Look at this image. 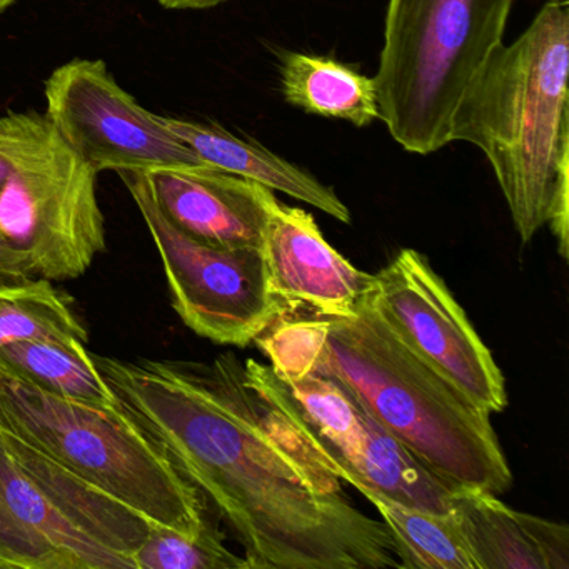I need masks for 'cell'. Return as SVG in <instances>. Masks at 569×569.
I'll list each match as a JSON object with an SVG mask.
<instances>
[{"mask_svg":"<svg viewBox=\"0 0 569 569\" xmlns=\"http://www.w3.org/2000/svg\"><path fill=\"white\" fill-rule=\"evenodd\" d=\"M94 361L121 405L212 502L249 569L401 568L385 522L349 501L234 355Z\"/></svg>","mask_w":569,"mask_h":569,"instance_id":"6da1fadb","label":"cell"},{"mask_svg":"<svg viewBox=\"0 0 569 569\" xmlns=\"http://www.w3.org/2000/svg\"><path fill=\"white\" fill-rule=\"evenodd\" d=\"M569 4L548 0L466 91L451 142L481 149L525 244L549 226L568 259Z\"/></svg>","mask_w":569,"mask_h":569,"instance_id":"7a4b0ae2","label":"cell"},{"mask_svg":"<svg viewBox=\"0 0 569 569\" xmlns=\"http://www.w3.org/2000/svg\"><path fill=\"white\" fill-rule=\"evenodd\" d=\"M315 372L332 376L422 465L459 489L499 496L512 482L491 412L419 358L381 318L371 295L351 315L322 316Z\"/></svg>","mask_w":569,"mask_h":569,"instance_id":"3957f363","label":"cell"},{"mask_svg":"<svg viewBox=\"0 0 569 569\" xmlns=\"http://www.w3.org/2000/svg\"><path fill=\"white\" fill-rule=\"evenodd\" d=\"M0 429L154 525L186 535L209 525L204 496L121 401L61 398L0 369Z\"/></svg>","mask_w":569,"mask_h":569,"instance_id":"277c9868","label":"cell"},{"mask_svg":"<svg viewBox=\"0 0 569 569\" xmlns=\"http://www.w3.org/2000/svg\"><path fill=\"white\" fill-rule=\"evenodd\" d=\"M515 0H389L375 81L379 119L412 154L451 142L459 102L502 46Z\"/></svg>","mask_w":569,"mask_h":569,"instance_id":"5b68a950","label":"cell"},{"mask_svg":"<svg viewBox=\"0 0 569 569\" xmlns=\"http://www.w3.org/2000/svg\"><path fill=\"white\" fill-rule=\"evenodd\" d=\"M154 526L0 429V569H136Z\"/></svg>","mask_w":569,"mask_h":569,"instance_id":"8992f818","label":"cell"},{"mask_svg":"<svg viewBox=\"0 0 569 569\" xmlns=\"http://www.w3.org/2000/svg\"><path fill=\"white\" fill-rule=\"evenodd\" d=\"M9 169L0 189V236L32 278L69 281L106 251L98 172L59 136L48 116L9 112Z\"/></svg>","mask_w":569,"mask_h":569,"instance_id":"52a82bcc","label":"cell"},{"mask_svg":"<svg viewBox=\"0 0 569 569\" xmlns=\"http://www.w3.org/2000/svg\"><path fill=\"white\" fill-rule=\"evenodd\" d=\"M118 174L154 241L182 322L216 345H252L284 312L272 295L262 248H219L186 234L156 204L146 172Z\"/></svg>","mask_w":569,"mask_h":569,"instance_id":"ba28073f","label":"cell"},{"mask_svg":"<svg viewBox=\"0 0 569 569\" xmlns=\"http://www.w3.org/2000/svg\"><path fill=\"white\" fill-rule=\"evenodd\" d=\"M46 102L56 131L98 174L204 164L161 116L116 82L101 59H74L56 69L46 82Z\"/></svg>","mask_w":569,"mask_h":569,"instance_id":"9c48e42d","label":"cell"},{"mask_svg":"<svg viewBox=\"0 0 569 569\" xmlns=\"http://www.w3.org/2000/svg\"><path fill=\"white\" fill-rule=\"evenodd\" d=\"M375 278L371 302L386 325L472 402L488 412L505 411L501 369L428 259L402 249Z\"/></svg>","mask_w":569,"mask_h":569,"instance_id":"30bf717a","label":"cell"},{"mask_svg":"<svg viewBox=\"0 0 569 569\" xmlns=\"http://www.w3.org/2000/svg\"><path fill=\"white\" fill-rule=\"evenodd\" d=\"M262 252L272 295L284 311L321 316L355 312L376 289L375 274L352 266L322 234L305 209L269 191Z\"/></svg>","mask_w":569,"mask_h":569,"instance_id":"8fae6325","label":"cell"},{"mask_svg":"<svg viewBox=\"0 0 569 569\" xmlns=\"http://www.w3.org/2000/svg\"><path fill=\"white\" fill-rule=\"evenodd\" d=\"M162 214L186 234L219 248H262L271 189L212 166L146 172Z\"/></svg>","mask_w":569,"mask_h":569,"instance_id":"7c38bea8","label":"cell"},{"mask_svg":"<svg viewBox=\"0 0 569 569\" xmlns=\"http://www.w3.org/2000/svg\"><path fill=\"white\" fill-rule=\"evenodd\" d=\"M476 569H568L569 529L489 492L461 489L451 509Z\"/></svg>","mask_w":569,"mask_h":569,"instance_id":"4fadbf2b","label":"cell"},{"mask_svg":"<svg viewBox=\"0 0 569 569\" xmlns=\"http://www.w3.org/2000/svg\"><path fill=\"white\" fill-rule=\"evenodd\" d=\"M162 121L204 164L291 196L345 224L351 222L348 206L332 188L264 146L241 139L218 124L176 118H162Z\"/></svg>","mask_w":569,"mask_h":569,"instance_id":"5bb4252c","label":"cell"},{"mask_svg":"<svg viewBox=\"0 0 569 569\" xmlns=\"http://www.w3.org/2000/svg\"><path fill=\"white\" fill-rule=\"evenodd\" d=\"M281 91L288 104L356 128L379 119L372 79L328 56L284 52L279 59Z\"/></svg>","mask_w":569,"mask_h":569,"instance_id":"9a60e30c","label":"cell"},{"mask_svg":"<svg viewBox=\"0 0 569 569\" xmlns=\"http://www.w3.org/2000/svg\"><path fill=\"white\" fill-rule=\"evenodd\" d=\"M348 485L361 495L385 496L399 505L431 512H451L461 489L439 478L371 415L366 426L361 458Z\"/></svg>","mask_w":569,"mask_h":569,"instance_id":"2e32d148","label":"cell"},{"mask_svg":"<svg viewBox=\"0 0 569 569\" xmlns=\"http://www.w3.org/2000/svg\"><path fill=\"white\" fill-rule=\"evenodd\" d=\"M0 369L49 395L96 405L119 398L78 339H32L0 348Z\"/></svg>","mask_w":569,"mask_h":569,"instance_id":"e0dca14e","label":"cell"},{"mask_svg":"<svg viewBox=\"0 0 569 569\" xmlns=\"http://www.w3.org/2000/svg\"><path fill=\"white\" fill-rule=\"evenodd\" d=\"M406 569H476L452 512H431L368 492Z\"/></svg>","mask_w":569,"mask_h":569,"instance_id":"ac0fdd59","label":"cell"},{"mask_svg":"<svg viewBox=\"0 0 569 569\" xmlns=\"http://www.w3.org/2000/svg\"><path fill=\"white\" fill-rule=\"evenodd\" d=\"M32 339L88 342L71 296L42 278L0 282V348Z\"/></svg>","mask_w":569,"mask_h":569,"instance_id":"d6986e66","label":"cell"},{"mask_svg":"<svg viewBox=\"0 0 569 569\" xmlns=\"http://www.w3.org/2000/svg\"><path fill=\"white\" fill-rule=\"evenodd\" d=\"M209 522L198 535L154 526L134 552L136 569H249Z\"/></svg>","mask_w":569,"mask_h":569,"instance_id":"ffe728a7","label":"cell"},{"mask_svg":"<svg viewBox=\"0 0 569 569\" xmlns=\"http://www.w3.org/2000/svg\"><path fill=\"white\" fill-rule=\"evenodd\" d=\"M326 331L321 315L284 311L254 339V345L264 352L279 378L296 381L315 372Z\"/></svg>","mask_w":569,"mask_h":569,"instance_id":"44dd1931","label":"cell"},{"mask_svg":"<svg viewBox=\"0 0 569 569\" xmlns=\"http://www.w3.org/2000/svg\"><path fill=\"white\" fill-rule=\"evenodd\" d=\"M32 278L24 259L0 236V282L24 281Z\"/></svg>","mask_w":569,"mask_h":569,"instance_id":"7402d4cb","label":"cell"},{"mask_svg":"<svg viewBox=\"0 0 569 569\" xmlns=\"http://www.w3.org/2000/svg\"><path fill=\"white\" fill-rule=\"evenodd\" d=\"M226 0H159L162 8L171 11H204L224 4Z\"/></svg>","mask_w":569,"mask_h":569,"instance_id":"603a6c76","label":"cell"},{"mask_svg":"<svg viewBox=\"0 0 569 569\" xmlns=\"http://www.w3.org/2000/svg\"><path fill=\"white\" fill-rule=\"evenodd\" d=\"M9 169H11V156H9L8 132H6L4 124L0 121V189L6 184Z\"/></svg>","mask_w":569,"mask_h":569,"instance_id":"cb8c5ba5","label":"cell"},{"mask_svg":"<svg viewBox=\"0 0 569 569\" xmlns=\"http://www.w3.org/2000/svg\"><path fill=\"white\" fill-rule=\"evenodd\" d=\"M16 0H0V14L6 11V9L11 8L14 4Z\"/></svg>","mask_w":569,"mask_h":569,"instance_id":"d4e9b609","label":"cell"}]
</instances>
